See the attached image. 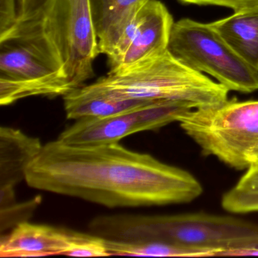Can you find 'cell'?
<instances>
[{"label": "cell", "mask_w": 258, "mask_h": 258, "mask_svg": "<svg viewBox=\"0 0 258 258\" xmlns=\"http://www.w3.org/2000/svg\"><path fill=\"white\" fill-rule=\"evenodd\" d=\"M25 181L36 189L108 208L185 204L203 193L189 172L119 143L72 146L49 142L28 167Z\"/></svg>", "instance_id": "obj_1"}, {"label": "cell", "mask_w": 258, "mask_h": 258, "mask_svg": "<svg viewBox=\"0 0 258 258\" xmlns=\"http://www.w3.org/2000/svg\"><path fill=\"white\" fill-rule=\"evenodd\" d=\"M90 232L120 241H161L200 252L204 256L258 247V224L232 216L205 212L172 215L97 216Z\"/></svg>", "instance_id": "obj_2"}, {"label": "cell", "mask_w": 258, "mask_h": 258, "mask_svg": "<svg viewBox=\"0 0 258 258\" xmlns=\"http://www.w3.org/2000/svg\"><path fill=\"white\" fill-rule=\"evenodd\" d=\"M75 90L41 20L21 21L0 36V104L31 96H64Z\"/></svg>", "instance_id": "obj_3"}, {"label": "cell", "mask_w": 258, "mask_h": 258, "mask_svg": "<svg viewBox=\"0 0 258 258\" xmlns=\"http://www.w3.org/2000/svg\"><path fill=\"white\" fill-rule=\"evenodd\" d=\"M96 82L123 99L180 102L193 108L214 106L229 100V90L178 61L168 50L123 71L108 72Z\"/></svg>", "instance_id": "obj_4"}, {"label": "cell", "mask_w": 258, "mask_h": 258, "mask_svg": "<svg viewBox=\"0 0 258 258\" xmlns=\"http://www.w3.org/2000/svg\"><path fill=\"white\" fill-rule=\"evenodd\" d=\"M177 122L204 155L216 157L232 168H248L249 155L258 146V101L232 99L191 108Z\"/></svg>", "instance_id": "obj_5"}, {"label": "cell", "mask_w": 258, "mask_h": 258, "mask_svg": "<svg viewBox=\"0 0 258 258\" xmlns=\"http://www.w3.org/2000/svg\"><path fill=\"white\" fill-rule=\"evenodd\" d=\"M168 51L189 69L211 75L229 91L258 90L257 71L241 59L210 24L189 19L174 22Z\"/></svg>", "instance_id": "obj_6"}, {"label": "cell", "mask_w": 258, "mask_h": 258, "mask_svg": "<svg viewBox=\"0 0 258 258\" xmlns=\"http://www.w3.org/2000/svg\"><path fill=\"white\" fill-rule=\"evenodd\" d=\"M40 19L71 85L82 87L94 75L93 63L101 54L91 0H51Z\"/></svg>", "instance_id": "obj_7"}, {"label": "cell", "mask_w": 258, "mask_h": 258, "mask_svg": "<svg viewBox=\"0 0 258 258\" xmlns=\"http://www.w3.org/2000/svg\"><path fill=\"white\" fill-rule=\"evenodd\" d=\"M191 108L184 102L163 101L108 117L80 119L57 140L72 146L114 144L136 133L155 131L177 122L181 114Z\"/></svg>", "instance_id": "obj_8"}, {"label": "cell", "mask_w": 258, "mask_h": 258, "mask_svg": "<svg viewBox=\"0 0 258 258\" xmlns=\"http://www.w3.org/2000/svg\"><path fill=\"white\" fill-rule=\"evenodd\" d=\"M173 17L158 0H149L108 57L110 72L124 70L168 50Z\"/></svg>", "instance_id": "obj_9"}, {"label": "cell", "mask_w": 258, "mask_h": 258, "mask_svg": "<svg viewBox=\"0 0 258 258\" xmlns=\"http://www.w3.org/2000/svg\"><path fill=\"white\" fill-rule=\"evenodd\" d=\"M78 232L26 222L0 238L1 257H37L67 255L75 245Z\"/></svg>", "instance_id": "obj_10"}, {"label": "cell", "mask_w": 258, "mask_h": 258, "mask_svg": "<svg viewBox=\"0 0 258 258\" xmlns=\"http://www.w3.org/2000/svg\"><path fill=\"white\" fill-rule=\"evenodd\" d=\"M149 0H91L100 53L111 56L126 30Z\"/></svg>", "instance_id": "obj_11"}, {"label": "cell", "mask_w": 258, "mask_h": 258, "mask_svg": "<svg viewBox=\"0 0 258 258\" xmlns=\"http://www.w3.org/2000/svg\"><path fill=\"white\" fill-rule=\"evenodd\" d=\"M63 99L66 116L75 120L108 117L156 102L117 97L96 81L72 90Z\"/></svg>", "instance_id": "obj_12"}, {"label": "cell", "mask_w": 258, "mask_h": 258, "mask_svg": "<svg viewBox=\"0 0 258 258\" xmlns=\"http://www.w3.org/2000/svg\"><path fill=\"white\" fill-rule=\"evenodd\" d=\"M43 145L38 138L20 130L0 128V188L12 187L25 180L26 172Z\"/></svg>", "instance_id": "obj_13"}, {"label": "cell", "mask_w": 258, "mask_h": 258, "mask_svg": "<svg viewBox=\"0 0 258 258\" xmlns=\"http://www.w3.org/2000/svg\"><path fill=\"white\" fill-rule=\"evenodd\" d=\"M210 25L241 59L258 72V9L234 13Z\"/></svg>", "instance_id": "obj_14"}, {"label": "cell", "mask_w": 258, "mask_h": 258, "mask_svg": "<svg viewBox=\"0 0 258 258\" xmlns=\"http://www.w3.org/2000/svg\"><path fill=\"white\" fill-rule=\"evenodd\" d=\"M110 255L137 256H204L200 252L161 241H120L105 239Z\"/></svg>", "instance_id": "obj_15"}, {"label": "cell", "mask_w": 258, "mask_h": 258, "mask_svg": "<svg viewBox=\"0 0 258 258\" xmlns=\"http://www.w3.org/2000/svg\"><path fill=\"white\" fill-rule=\"evenodd\" d=\"M40 196L22 203H15L9 208L0 209V231L1 235L10 229H14L22 223L28 222L40 204Z\"/></svg>", "instance_id": "obj_16"}, {"label": "cell", "mask_w": 258, "mask_h": 258, "mask_svg": "<svg viewBox=\"0 0 258 258\" xmlns=\"http://www.w3.org/2000/svg\"><path fill=\"white\" fill-rule=\"evenodd\" d=\"M68 256H111L107 249L105 238L94 234L79 232L78 239Z\"/></svg>", "instance_id": "obj_17"}, {"label": "cell", "mask_w": 258, "mask_h": 258, "mask_svg": "<svg viewBox=\"0 0 258 258\" xmlns=\"http://www.w3.org/2000/svg\"><path fill=\"white\" fill-rule=\"evenodd\" d=\"M19 22V0H0V36L7 34Z\"/></svg>", "instance_id": "obj_18"}, {"label": "cell", "mask_w": 258, "mask_h": 258, "mask_svg": "<svg viewBox=\"0 0 258 258\" xmlns=\"http://www.w3.org/2000/svg\"><path fill=\"white\" fill-rule=\"evenodd\" d=\"M182 4L199 6H218L233 10L234 13L258 9V0H179Z\"/></svg>", "instance_id": "obj_19"}, {"label": "cell", "mask_w": 258, "mask_h": 258, "mask_svg": "<svg viewBox=\"0 0 258 258\" xmlns=\"http://www.w3.org/2000/svg\"><path fill=\"white\" fill-rule=\"evenodd\" d=\"M51 0H19V22L40 19Z\"/></svg>", "instance_id": "obj_20"}, {"label": "cell", "mask_w": 258, "mask_h": 258, "mask_svg": "<svg viewBox=\"0 0 258 258\" xmlns=\"http://www.w3.org/2000/svg\"><path fill=\"white\" fill-rule=\"evenodd\" d=\"M234 188L242 192L258 194V164L250 165Z\"/></svg>", "instance_id": "obj_21"}, {"label": "cell", "mask_w": 258, "mask_h": 258, "mask_svg": "<svg viewBox=\"0 0 258 258\" xmlns=\"http://www.w3.org/2000/svg\"><path fill=\"white\" fill-rule=\"evenodd\" d=\"M238 207L243 213L257 212L258 194L241 193L238 196Z\"/></svg>", "instance_id": "obj_22"}, {"label": "cell", "mask_w": 258, "mask_h": 258, "mask_svg": "<svg viewBox=\"0 0 258 258\" xmlns=\"http://www.w3.org/2000/svg\"><path fill=\"white\" fill-rule=\"evenodd\" d=\"M16 203L14 188H0V209L9 208Z\"/></svg>", "instance_id": "obj_23"}, {"label": "cell", "mask_w": 258, "mask_h": 258, "mask_svg": "<svg viewBox=\"0 0 258 258\" xmlns=\"http://www.w3.org/2000/svg\"><path fill=\"white\" fill-rule=\"evenodd\" d=\"M247 255H258V247L227 250V251L219 253L217 256H247Z\"/></svg>", "instance_id": "obj_24"}, {"label": "cell", "mask_w": 258, "mask_h": 258, "mask_svg": "<svg viewBox=\"0 0 258 258\" xmlns=\"http://www.w3.org/2000/svg\"><path fill=\"white\" fill-rule=\"evenodd\" d=\"M249 167L250 165L258 164V146L256 149L252 151L251 153L249 155Z\"/></svg>", "instance_id": "obj_25"}]
</instances>
